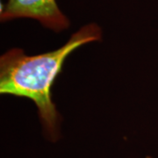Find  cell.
<instances>
[{
  "instance_id": "2",
  "label": "cell",
  "mask_w": 158,
  "mask_h": 158,
  "mask_svg": "<svg viewBox=\"0 0 158 158\" xmlns=\"http://www.w3.org/2000/svg\"><path fill=\"white\" fill-rule=\"evenodd\" d=\"M17 19H32L56 33L68 29L70 25L56 0H6L1 6V21L7 22Z\"/></svg>"
},
{
  "instance_id": "3",
  "label": "cell",
  "mask_w": 158,
  "mask_h": 158,
  "mask_svg": "<svg viewBox=\"0 0 158 158\" xmlns=\"http://www.w3.org/2000/svg\"><path fill=\"white\" fill-rule=\"evenodd\" d=\"M145 158H153V157L152 156H146Z\"/></svg>"
},
{
  "instance_id": "1",
  "label": "cell",
  "mask_w": 158,
  "mask_h": 158,
  "mask_svg": "<svg viewBox=\"0 0 158 158\" xmlns=\"http://www.w3.org/2000/svg\"><path fill=\"white\" fill-rule=\"evenodd\" d=\"M101 39V27L89 23L56 50L28 56L21 48H14L0 57V93L34 102L43 135L48 141L57 142L62 136V117L52 98V86L72 52Z\"/></svg>"
}]
</instances>
